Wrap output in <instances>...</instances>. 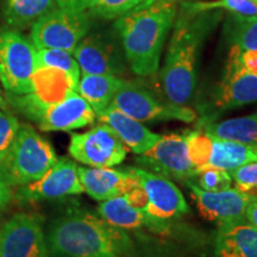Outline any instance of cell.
I'll use <instances>...</instances> for the list:
<instances>
[{
    "label": "cell",
    "mask_w": 257,
    "mask_h": 257,
    "mask_svg": "<svg viewBox=\"0 0 257 257\" xmlns=\"http://www.w3.org/2000/svg\"><path fill=\"white\" fill-rule=\"evenodd\" d=\"M46 240L50 257H131L135 250L125 230L85 210L67 211L54 219Z\"/></svg>",
    "instance_id": "6da1fadb"
},
{
    "label": "cell",
    "mask_w": 257,
    "mask_h": 257,
    "mask_svg": "<svg viewBox=\"0 0 257 257\" xmlns=\"http://www.w3.org/2000/svg\"><path fill=\"white\" fill-rule=\"evenodd\" d=\"M176 10L172 0H148L117 18L125 57L135 74L149 76L157 72L161 54Z\"/></svg>",
    "instance_id": "7a4b0ae2"
},
{
    "label": "cell",
    "mask_w": 257,
    "mask_h": 257,
    "mask_svg": "<svg viewBox=\"0 0 257 257\" xmlns=\"http://www.w3.org/2000/svg\"><path fill=\"white\" fill-rule=\"evenodd\" d=\"M220 14L202 12L180 16L161 70V82L170 104L185 106L191 101L198 80V59L202 41L217 24Z\"/></svg>",
    "instance_id": "3957f363"
},
{
    "label": "cell",
    "mask_w": 257,
    "mask_h": 257,
    "mask_svg": "<svg viewBox=\"0 0 257 257\" xmlns=\"http://www.w3.org/2000/svg\"><path fill=\"white\" fill-rule=\"evenodd\" d=\"M56 161L49 141L31 125L21 124L11 149L0 165V174L11 187H21L42 178Z\"/></svg>",
    "instance_id": "277c9868"
},
{
    "label": "cell",
    "mask_w": 257,
    "mask_h": 257,
    "mask_svg": "<svg viewBox=\"0 0 257 257\" xmlns=\"http://www.w3.org/2000/svg\"><path fill=\"white\" fill-rule=\"evenodd\" d=\"M37 67V49L31 40L16 30L0 29V82L10 94L32 92Z\"/></svg>",
    "instance_id": "5b68a950"
},
{
    "label": "cell",
    "mask_w": 257,
    "mask_h": 257,
    "mask_svg": "<svg viewBox=\"0 0 257 257\" xmlns=\"http://www.w3.org/2000/svg\"><path fill=\"white\" fill-rule=\"evenodd\" d=\"M91 27L85 11L54 9L31 27L30 38L36 49H62L74 53Z\"/></svg>",
    "instance_id": "8992f818"
},
{
    "label": "cell",
    "mask_w": 257,
    "mask_h": 257,
    "mask_svg": "<svg viewBox=\"0 0 257 257\" xmlns=\"http://www.w3.org/2000/svg\"><path fill=\"white\" fill-rule=\"evenodd\" d=\"M240 51L237 47H231L224 76L212 93L211 107H207L202 125L211 123L212 117L216 118L221 112L257 102V76L243 68Z\"/></svg>",
    "instance_id": "52a82bcc"
},
{
    "label": "cell",
    "mask_w": 257,
    "mask_h": 257,
    "mask_svg": "<svg viewBox=\"0 0 257 257\" xmlns=\"http://www.w3.org/2000/svg\"><path fill=\"white\" fill-rule=\"evenodd\" d=\"M68 152L82 165L108 168L123 162L127 155V148L113 128L100 123L86 133L72 134Z\"/></svg>",
    "instance_id": "ba28073f"
},
{
    "label": "cell",
    "mask_w": 257,
    "mask_h": 257,
    "mask_svg": "<svg viewBox=\"0 0 257 257\" xmlns=\"http://www.w3.org/2000/svg\"><path fill=\"white\" fill-rule=\"evenodd\" d=\"M141 168L174 181L185 182L197 175L187 152L186 131L161 136L155 146L135 159Z\"/></svg>",
    "instance_id": "9c48e42d"
},
{
    "label": "cell",
    "mask_w": 257,
    "mask_h": 257,
    "mask_svg": "<svg viewBox=\"0 0 257 257\" xmlns=\"http://www.w3.org/2000/svg\"><path fill=\"white\" fill-rule=\"evenodd\" d=\"M111 106L138 121L179 120L193 123L197 113L192 108L174 104H163L154 98L148 89L141 87L134 81H125L115 93Z\"/></svg>",
    "instance_id": "30bf717a"
},
{
    "label": "cell",
    "mask_w": 257,
    "mask_h": 257,
    "mask_svg": "<svg viewBox=\"0 0 257 257\" xmlns=\"http://www.w3.org/2000/svg\"><path fill=\"white\" fill-rule=\"evenodd\" d=\"M37 213H17L0 227V257H49L43 227Z\"/></svg>",
    "instance_id": "8fae6325"
},
{
    "label": "cell",
    "mask_w": 257,
    "mask_h": 257,
    "mask_svg": "<svg viewBox=\"0 0 257 257\" xmlns=\"http://www.w3.org/2000/svg\"><path fill=\"white\" fill-rule=\"evenodd\" d=\"M83 193L78 166L67 157L57 159L51 168L36 181L21 186L16 191V200L30 204L44 200H56Z\"/></svg>",
    "instance_id": "7c38bea8"
},
{
    "label": "cell",
    "mask_w": 257,
    "mask_h": 257,
    "mask_svg": "<svg viewBox=\"0 0 257 257\" xmlns=\"http://www.w3.org/2000/svg\"><path fill=\"white\" fill-rule=\"evenodd\" d=\"M185 185L191 191V197L194 199L201 217L213 221L218 226L245 221L246 208L250 202L257 199L255 195L246 194L232 187L210 192L200 188L192 180L186 181Z\"/></svg>",
    "instance_id": "4fadbf2b"
},
{
    "label": "cell",
    "mask_w": 257,
    "mask_h": 257,
    "mask_svg": "<svg viewBox=\"0 0 257 257\" xmlns=\"http://www.w3.org/2000/svg\"><path fill=\"white\" fill-rule=\"evenodd\" d=\"M136 176L148 198L147 212L165 220H173L191 212L184 195L172 180L141 167H126Z\"/></svg>",
    "instance_id": "5bb4252c"
},
{
    "label": "cell",
    "mask_w": 257,
    "mask_h": 257,
    "mask_svg": "<svg viewBox=\"0 0 257 257\" xmlns=\"http://www.w3.org/2000/svg\"><path fill=\"white\" fill-rule=\"evenodd\" d=\"M29 119L46 133L72 131L94 123L96 114L78 92H73L64 100L34 112Z\"/></svg>",
    "instance_id": "9a60e30c"
},
{
    "label": "cell",
    "mask_w": 257,
    "mask_h": 257,
    "mask_svg": "<svg viewBox=\"0 0 257 257\" xmlns=\"http://www.w3.org/2000/svg\"><path fill=\"white\" fill-rule=\"evenodd\" d=\"M81 74L119 75L125 67L117 47L101 35H91L78 44L73 53Z\"/></svg>",
    "instance_id": "2e32d148"
},
{
    "label": "cell",
    "mask_w": 257,
    "mask_h": 257,
    "mask_svg": "<svg viewBox=\"0 0 257 257\" xmlns=\"http://www.w3.org/2000/svg\"><path fill=\"white\" fill-rule=\"evenodd\" d=\"M78 173L83 192L96 201L125 195L140 184L136 176L126 168H94L78 166Z\"/></svg>",
    "instance_id": "e0dca14e"
},
{
    "label": "cell",
    "mask_w": 257,
    "mask_h": 257,
    "mask_svg": "<svg viewBox=\"0 0 257 257\" xmlns=\"http://www.w3.org/2000/svg\"><path fill=\"white\" fill-rule=\"evenodd\" d=\"M98 214L107 223L123 230H136L148 227L155 233L166 234L170 231L172 220L160 219L148 213L147 211L135 207L126 195H119L100 201Z\"/></svg>",
    "instance_id": "ac0fdd59"
},
{
    "label": "cell",
    "mask_w": 257,
    "mask_h": 257,
    "mask_svg": "<svg viewBox=\"0 0 257 257\" xmlns=\"http://www.w3.org/2000/svg\"><path fill=\"white\" fill-rule=\"evenodd\" d=\"M96 118L100 123L107 124L113 128L127 149L136 155L148 152L161 138V135L153 133L141 121L111 105L96 115Z\"/></svg>",
    "instance_id": "d6986e66"
},
{
    "label": "cell",
    "mask_w": 257,
    "mask_h": 257,
    "mask_svg": "<svg viewBox=\"0 0 257 257\" xmlns=\"http://www.w3.org/2000/svg\"><path fill=\"white\" fill-rule=\"evenodd\" d=\"M213 257H257V229L245 221L218 226Z\"/></svg>",
    "instance_id": "ffe728a7"
},
{
    "label": "cell",
    "mask_w": 257,
    "mask_h": 257,
    "mask_svg": "<svg viewBox=\"0 0 257 257\" xmlns=\"http://www.w3.org/2000/svg\"><path fill=\"white\" fill-rule=\"evenodd\" d=\"M124 80L114 75L82 74L76 92L88 102L98 115L111 105L115 93L119 91Z\"/></svg>",
    "instance_id": "44dd1931"
},
{
    "label": "cell",
    "mask_w": 257,
    "mask_h": 257,
    "mask_svg": "<svg viewBox=\"0 0 257 257\" xmlns=\"http://www.w3.org/2000/svg\"><path fill=\"white\" fill-rule=\"evenodd\" d=\"M211 138L257 146V111L244 117L211 121L199 127Z\"/></svg>",
    "instance_id": "7402d4cb"
},
{
    "label": "cell",
    "mask_w": 257,
    "mask_h": 257,
    "mask_svg": "<svg viewBox=\"0 0 257 257\" xmlns=\"http://www.w3.org/2000/svg\"><path fill=\"white\" fill-rule=\"evenodd\" d=\"M212 144L213 148L208 166L230 172L246 163L257 162V146L219 138H212Z\"/></svg>",
    "instance_id": "603a6c76"
},
{
    "label": "cell",
    "mask_w": 257,
    "mask_h": 257,
    "mask_svg": "<svg viewBox=\"0 0 257 257\" xmlns=\"http://www.w3.org/2000/svg\"><path fill=\"white\" fill-rule=\"evenodd\" d=\"M56 0H5L3 15L10 27L25 28L55 9Z\"/></svg>",
    "instance_id": "cb8c5ba5"
},
{
    "label": "cell",
    "mask_w": 257,
    "mask_h": 257,
    "mask_svg": "<svg viewBox=\"0 0 257 257\" xmlns=\"http://www.w3.org/2000/svg\"><path fill=\"white\" fill-rule=\"evenodd\" d=\"M225 31L231 47H237L242 51L257 50V16L233 14Z\"/></svg>",
    "instance_id": "d4e9b609"
},
{
    "label": "cell",
    "mask_w": 257,
    "mask_h": 257,
    "mask_svg": "<svg viewBox=\"0 0 257 257\" xmlns=\"http://www.w3.org/2000/svg\"><path fill=\"white\" fill-rule=\"evenodd\" d=\"M182 14L197 15L212 10H227L234 15L257 16L256 0H217V2H185L182 3Z\"/></svg>",
    "instance_id": "484cf974"
},
{
    "label": "cell",
    "mask_w": 257,
    "mask_h": 257,
    "mask_svg": "<svg viewBox=\"0 0 257 257\" xmlns=\"http://www.w3.org/2000/svg\"><path fill=\"white\" fill-rule=\"evenodd\" d=\"M37 67H49L63 70L72 76L74 81L79 83L81 70L75 57L69 51L62 49H38L37 50Z\"/></svg>",
    "instance_id": "4316f807"
},
{
    "label": "cell",
    "mask_w": 257,
    "mask_h": 257,
    "mask_svg": "<svg viewBox=\"0 0 257 257\" xmlns=\"http://www.w3.org/2000/svg\"><path fill=\"white\" fill-rule=\"evenodd\" d=\"M187 152L189 160L195 168L206 166L210 162L212 155V138L198 128L194 131H186Z\"/></svg>",
    "instance_id": "83f0119b"
},
{
    "label": "cell",
    "mask_w": 257,
    "mask_h": 257,
    "mask_svg": "<svg viewBox=\"0 0 257 257\" xmlns=\"http://www.w3.org/2000/svg\"><path fill=\"white\" fill-rule=\"evenodd\" d=\"M193 180H195L199 187L210 192L224 191V189L231 188V185L233 182L227 170L208 165L197 168V175Z\"/></svg>",
    "instance_id": "f1b7e54d"
},
{
    "label": "cell",
    "mask_w": 257,
    "mask_h": 257,
    "mask_svg": "<svg viewBox=\"0 0 257 257\" xmlns=\"http://www.w3.org/2000/svg\"><path fill=\"white\" fill-rule=\"evenodd\" d=\"M19 120L17 117L0 108V165L5 160L6 155L11 149L16 135L19 128Z\"/></svg>",
    "instance_id": "f546056e"
},
{
    "label": "cell",
    "mask_w": 257,
    "mask_h": 257,
    "mask_svg": "<svg viewBox=\"0 0 257 257\" xmlns=\"http://www.w3.org/2000/svg\"><path fill=\"white\" fill-rule=\"evenodd\" d=\"M143 2L144 0H98L91 10L100 17L113 19L133 11Z\"/></svg>",
    "instance_id": "4dcf8cb0"
},
{
    "label": "cell",
    "mask_w": 257,
    "mask_h": 257,
    "mask_svg": "<svg viewBox=\"0 0 257 257\" xmlns=\"http://www.w3.org/2000/svg\"><path fill=\"white\" fill-rule=\"evenodd\" d=\"M229 173L234 182V188L257 197V162L246 163Z\"/></svg>",
    "instance_id": "1f68e13d"
},
{
    "label": "cell",
    "mask_w": 257,
    "mask_h": 257,
    "mask_svg": "<svg viewBox=\"0 0 257 257\" xmlns=\"http://www.w3.org/2000/svg\"><path fill=\"white\" fill-rule=\"evenodd\" d=\"M239 61L246 72L257 76V50L240 51Z\"/></svg>",
    "instance_id": "d6a6232c"
},
{
    "label": "cell",
    "mask_w": 257,
    "mask_h": 257,
    "mask_svg": "<svg viewBox=\"0 0 257 257\" xmlns=\"http://www.w3.org/2000/svg\"><path fill=\"white\" fill-rule=\"evenodd\" d=\"M14 194H12L11 186L5 181L3 175L0 174V211L5 210L11 204Z\"/></svg>",
    "instance_id": "836d02e7"
},
{
    "label": "cell",
    "mask_w": 257,
    "mask_h": 257,
    "mask_svg": "<svg viewBox=\"0 0 257 257\" xmlns=\"http://www.w3.org/2000/svg\"><path fill=\"white\" fill-rule=\"evenodd\" d=\"M57 8L69 11H85V5L82 0H56Z\"/></svg>",
    "instance_id": "e575fe53"
},
{
    "label": "cell",
    "mask_w": 257,
    "mask_h": 257,
    "mask_svg": "<svg viewBox=\"0 0 257 257\" xmlns=\"http://www.w3.org/2000/svg\"><path fill=\"white\" fill-rule=\"evenodd\" d=\"M245 220H248V224L257 229V199L250 202L245 212Z\"/></svg>",
    "instance_id": "d590c367"
},
{
    "label": "cell",
    "mask_w": 257,
    "mask_h": 257,
    "mask_svg": "<svg viewBox=\"0 0 257 257\" xmlns=\"http://www.w3.org/2000/svg\"><path fill=\"white\" fill-rule=\"evenodd\" d=\"M0 108L4 111H10V104L8 101V98L3 93L2 87H0Z\"/></svg>",
    "instance_id": "8d00e7d4"
},
{
    "label": "cell",
    "mask_w": 257,
    "mask_h": 257,
    "mask_svg": "<svg viewBox=\"0 0 257 257\" xmlns=\"http://www.w3.org/2000/svg\"><path fill=\"white\" fill-rule=\"evenodd\" d=\"M82 2H83V5H85V9L91 10L93 6L98 3V0H82Z\"/></svg>",
    "instance_id": "74e56055"
}]
</instances>
